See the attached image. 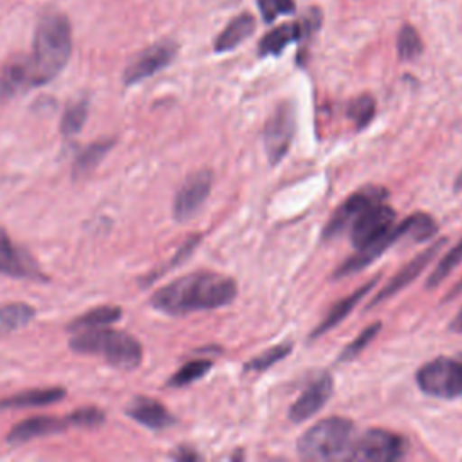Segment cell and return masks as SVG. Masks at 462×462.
<instances>
[{"label": "cell", "mask_w": 462, "mask_h": 462, "mask_svg": "<svg viewBox=\"0 0 462 462\" xmlns=\"http://www.w3.org/2000/svg\"><path fill=\"white\" fill-rule=\"evenodd\" d=\"M236 296L233 278L218 273H191L153 292L150 303L170 316H184L229 305Z\"/></svg>", "instance_id": "1"}, {"label": "cell", "mask_w": 462, "mask_h": 462, "mask_svg": "<svg viewBox=\"0 0 462 462\" xmlns=\"http://www.w3.org/2000/svg\"><path fill=\"white\" fill-rule=\"evenodd\" d=\"M70 51L72 36L67 16L60 11L45 13L36 25L32 56L29 58L34 87L56 78L67 65Z\"/></svg>", "instance_id": "2"}, {"label": "cell", "mask_w": 462, "mask_h": 462, "mask_svg": "<svg viewBox=\"0 0 462 462\" xmlns=\"http://www.w3.org/2000/svg\"><path fill=\"white\" fill-rule=\"evenodd\" d=\"M69 346L79 354H96L103 356L106 363L121 370H132L143 361V346L141 343L123 332L112 328H88L78 332Z\"/></svg>", "instance_id": "3"}, {"label": "cell", "mask_w": 462, "mask_h": 462, "mask_svg": "<svg viewBox=\"0 0 462 462\" xmlns=\"http://www.w3.org/2000/svg\"><path fill=\"white\" fill-rule=\"evenodd\" d=\"M354 424L346 417H327L312 424L298 440V453L305 460H332L345 457Z\"/></svg>", "instance_id": "4"}, {"label": "cell", "mask_w": 462, "mask_h": 462, "mask_svg": "<svg viewBox=\"0 0 462 462\" xmlns=\"http://www.w3.org/2000/svg\"><path fill=\"white\" fill-rule=\"evenodd\" d=\"M415 381L426 395L455 399L462 395V361L455 357H437L419 368Z\"/></svg>", "instance_id": "5"}, {"label": "cell", "mask_w": 462, "mask_h": 462, "mask_svg": "<svg viewBox=\"0 0 462 462\" xmlns=\"http://www.w3.org/2000/svg\"><path fill=\"white\" fill-rule=\"evenodd\" d=\"M406 451V442L401 435L372 428L365 431L346 451V458L354 460H372V462H393L401 458Z\"/></svg>", "instance_id": "6"}, {"label": "cell", "mask_w": 462, "mask_h": 462, "mask_svg": "<svg viewBox=\"0 0 462 462\" xmlns=\"http://www.w3.org/2000/svg\"><path fill=\"white\" fill-rule=\"evenodd\" d=\"M296 130L294 106L289 101L276 105L263 125V146L271 164H278L291 148Z\"/></svg>", "instance_id": "7"}, {"label": "cell", "mask_w": 462, "mask_h": 462, "mask_svg": "<svg viewBox=\"0 0 462 462\" xmlns=\"http://www.w3.org/2000/svg\"><path fill=\"white\" fill-rule=\"evenodd\" d=\"M179 45L173 40H161L146 49H143L125 69L123 81L125 85H135L155 72L168 67L177 56Z\"/></svg>", "instance_id": "8"}, {"label": "cell", "mask_w": 462, "mask_h": 462, "mask_svg": "<svg viewBox=\"0 0 462 462\" xmlns=\"http://www.w3.org/2000/svg\"><path fill=\"white\" fill-rule=\"evenodd\" d=\"M395 222V211L383 200L374 202L365 211L359 213V217L352 222L350 229V242L359 249L363 245H368L375 240H379L383 235H386Z\"/></svg>", "instance_id": "9"}, {"label": "cell", "mask_w": 462, "mask_h": 462, "mask_svg": "<svg viewBox=\"0 0 462 462\" xmlns=\"http://www.w3.org/2000/svg\"><path fill=\"white\" fill-rule=\"evenodd\" d=\"M386 197V191L383 188H375V186H366L356 193H352L350 197H346L343 200L341 206L336 208V211L330 215L328 222L323 227V238L330 240L336 238L337 235H341L343 231H346L352 222L359 217L361 211H365L368 206H372L374 202H379Z\"/></svg>", "instance_id": "10"}, {"label": "cell", "mask_w": 462, "mask_h": 462, "mask_svg": "<svg viewBox=\"0 0 462 462\" xmlns=\"http://www.w3.org/2000/svg\"><path fill=\"white\" fill-rule=\"evenodd\" d=\"M211 186H213L211 170H199L191 173L175 193L173 217L179 222H186L193 218L199 213V209L204 206L206 199L209 197Z\"/></svg>", "instance_id": "11"}, {"label": "cell", "mask_w": 462, "mask_h": 462, "mask_svg": "<svg viewBox=\"0 0 462 462\" xmlns=\"http://www.w3.org/2000/svg\"><path fill=\"white\" fill-rule=\"evenodd\" d=\"M334 390L332 377L328 374H321L316 379H312L307 388L301 392V395L292 402L289 410V419L292 422H303L316 415L330 399Z\"/></svg>", "instance_id": "12"}, {"label": "cell", "mask_w": 462, "mask_h": 462, "mask_svg": "<svg viewBox=\"0 0 462 462\" xmlns=\"http://www.w3.org/2000/svg\"><path fill=\"white\" fill-rule=\"evenodd\" d=\"M0 274L29 280L45 278L34 258L27 251L20 249L4 229H0Z\"/></svg>", "instance_id": "13"}, {"label": "cell", "mask_w": 462, "mask_h": 462, "mask_svg": "<svg viewBox=\"0 0 462 462\" xmlns=\"http://www.w3.org/2000/svg\"><path fill=\"white\" fill-rule=\"evenodd\" d=\"M444 242H446L444 238H442V240H437L435 244H431L430 247H426L422 253H419L417 256H413L406 265H402V267L395 273V276L375 294V298L370 301V307H375V305H379L381 301L392 298L395 292L402 291L410 282H413V280L426 269V265L437 256V253L440 251V247L444 245Z\"/></svg>", "instance_id": "14"}, {"label": "cell", "mask_w": 462, "mask_h": 462, "mask_svg": "<svg viewBox=\"0 0 462 462\" xmlns=\"http://www.w3.org/2000/svg\"><path fill=\"white\" fill-rule=\"evenodd\" d=\"M69 426L65 417H52V415H36L29 417L18 424H14L7 435V442L13 446L34 440L38 437L54 435L63 431Z\"/></svg>", "instance_id": "15"}, {"label": "cell", "mask_w": 462, "mask_h": 462, "mask_svg": "<svg viewBox=\"0 0 462 462\" xmlns=\"http://www.w3.org/2000/svg\"><path fill=\"white\" fill-rule=\"evenodd\" d=\"M126 413L135 422H139L150 430H155V431L175 424V417L168 411V408L162 402H159L152 397H144V395L132 399V402L126 408Z\"/></svg>", "instance_id": "16"}, {"label": "cell", "mask_w": 462, "mask_h": 462, "mask_svg": "<svg viewBox=\"0 0 462 462\" xmlns=\"http://www.w3.org/2000/svg\"><path fill=\"white\" fill-rule=\"evenodd\" d=\"M29 87H34L31 60L27 56H13L0 72V99H9Z\"/></svg>", "instance_id": "17"}, {"label": "cell", "mask_w": 462, "mask_h": 462, "mask_svg": "<svg viewBox=\"0 0 462 462\" xmlns=\"http://www.w3.org/2000/svg\"><path fill=\"white\" fill-rule=\"evenodd\" d=\"M256 29V20L251 13H240L236 14L215 38L213 49L217 52H227L233 51L236 45L245 42Z\"/></svg>", "instance_id": "18"}, {"label": "cell", "mask_w": 462, "mask_h": 462, "mask_svg": "<svg viewBox=\"0 0 462 462\" xmlns=\"http://www.w3.org/2000/svg\"><path fill=\"white\" fill-rule=\"evenodd\" d=\"M65 397V390L60 386L52 388H32L9 397L0 399V410H18V408H34L47 406Z\"/></svg>", "instance_id": "19"}, {"label": "cell", "mask_w": 462, "mask_h": 462, "mask_svg": "<svg viewBox=\"0 0 462 462\" xmlns=\"http://www.w3.org/2000/svg\"><path fill=\"white\" fill-rule=\"evenodd\" d=\"M377 280L379 278H374V280H370L368 283H365V285H361L356 292H352V294H348V296H345L343 300H339V301H336L332 307H330V310L327 312V316L321 319V323L314 328V332H312V336L310 337H318V336H321V334H325L327 330H330V328H334L339 321H343L346 316H348V312L363 300V296L377 283Z\"/></svg>", "instance_id": "20"}, {"label": "cell", "mask_w": 462, "mask_h": 462, "mask_svg": "<svg viewBox=\"0 0 462 462\" xmlns=\"http://www.w3.org/2000/svg\"><path fill=\"white\" fill-rule=\"evenodd\" d=\"M301 38H303V34H301L300 22H289V23L276 25L274 29L265 32L263 38L260 40L258 54L260 56H278L280 52H283V49L287 45H291L292 42H298Z\"/></svg>", "instance_id": "21"}, {"label": "cell", "mask_w": 462, "mask_h": 462, "mask_svg": "<svg viewBox=\"0 0 462 462\" xmlns=\"http://www.w3.org/2000/svg\"><path fill=\"white\" fill-rule=\"evenodd\" d=\"M114 146V139L106 137V139H97L94 143H90L74 161L72 164V175L74 179L79 177H87L101 161L103 157L110 152V148Z\"/></svg>", "instance_id": "22"}, {"label": "cell", "mask_w": 462, "mask_h": 462, "mask_svg": "<svg viewBox=\"0 0 462 462\" xmlns=\"http://www.w3.org/2000/svg\"><path fill=\"white\" fill-rule=\"evenodd\" d=\"M36 310L29 303H7L0 307V336L11 334L32 321Z\"/></svg>", "instance_id": "23"}, {"label": "cell", "mask_w": 462, "mask_h": 462, "mask_svg": "<svg viewBox=\"0 0 462 462\" xmlns=\"http://www.w3.org/2000/svg\"><path fill=\"white\" fill-rule=\"evenodd\" d=\"M119 318H121V309L119 307H116V305H103V307L90 309L85 314L78 316L69 325V330L81 332V330H88V328H99L103 325L117 321Z\"/></svg>", "instance_id": "24"}, {"label": "cell", "mask_w": 462, "mask_h": 462, "mask_svg": "<svg viewBox=\"0 0 462 462\" xmlns=\"http://www.w3.org/2000/svg\"><path fill=\"white\" fill-rule=\"evenodd\" d=\"M424 51L422 38L411 23H404L397 34V56L402 61L417 60Z\"/></svg>", "instance_id": "25"}, {"label": "cell", "mask_w": 462, "mask_h": 462, "mask_svg": "<svg viewBox=\"0 0 462 462\" xmlns=\"http://www.w3.org/2000/svg\"><path fill=\"white\" fill-rule=\"evenodd\" d=\"M462 263V238L439 260V263L435 265V269L431 271V274L426 280V287L428 289H435L439 283H442L455 267H458Z\"/></svg>", "instance_id": "26"}, {"label": "cell", "mask_w": 462, "mask_h": 462, "mask_svg": "<svg viewBox=\"0 0 462 462\" xmlns=\"http://www.w3.org/2000/svg\"><path fill=\"white\" fill-rule=\"evenodd\" d=\"M404 238L413 242H424L437 233V222L426 213H413L402 220Z\"/></svg>", "instance_id": "27"}, {"label": "cell", "mask_w": 462, "mask_h": 462, "mask_svg": "<svg viewBox=\"0 0 462 462\" xmlns=\"http://www.w3.org/2000/svg\"><path fill=\"white\" fill-rule=\"evenodd\" d=\"M348 119L354 123L357 130L365 128L375 116V99L370 94H361L354 97L346 108Z\"/></svg>", "instance_id": "28"}, {"label": "cell", "mask_w": 462, "mask_h": 462, "mask_svg": "<svg viewBox=\"0 0 462 462\" xmlns=\"http://www.w3.org/2000/svg\"><path fill=\"white\" fill-rule=\"evenodd\" d=\"M87 116H88V101L85 97L70 103L61 117V134L67 137L76 135L83 128Z\"/></svg>", "instance_id": "29"}, {"label": "cell", "mask_w": 462, "mask_h": 462, "mask_svg": "<svg viewBox=\"0 0 462 462\" xmlns=\"http://www.w3.org/2000/svg\"><path fill=\"white\" fill-rule=\"evenodd\" d=\"M213 363L211 361H206V359H197V361H189L186 365H182L168 381V386H175V388H180V386H188L195 381H199L200 377L206 375L208 370H211Z\"/></svg>", "instance_id": "30"}, {"label": "cell", "mask_w": 462, "mask_h": 462, "mask_svg": "<svg viewBox=\"0 0 462 462\" xmlns=\"http://www.w3.org/2000/svg\"><path fill=\"white\" fill-rule=\"evenodd\" d=\"M291 350H292L291 343L276 345V346H273V348H269V350L262 352L260 356L253 357V359L245 365V368H247V370H254V372L267 370V368H271L273 365H276L278 361H282L283 357H287V356L291 354Z\"/></svg>", "instance_id": "31"}, {"label": "cell", "mask_w": 462, "mask_h": 462, "mask_svg": "<svg viewBox=\"0 0 462 462\" xmlns=\"http://www.w3.org/2000/svg\"><path fill=\"white\" fill-rule=\"evenodd\" d=\"M379 328H381V323H379V321L368 325L366 328H363V332H361L354 341H350V343L345 346V350H343L341 356H339V361H350V359L357 357V356L374 341V337L377 336Z\"/></svg>", "instance_id": "32"}, {"label": "cell", "mask_w": 462, "mask_h": 462, "mask_svg": "<svg viewBox=\"0 0 462 462\" xmlns=\"http://www.w3.org/2000/svg\"><path fill=\"white\" fill-rule=\"evenodd\" d=\"M256 4L265 23L274 22L282 14H291L296 11L294 0H256Z\"/></svg>", "instance_id": "33"}, {"label": "cell", "mask_w": 462, "mask_h": 462, "mask_svg": "<svg viewBox=\"0 0 462 462\" xmlns=\"http://www.w3.org/2000/svg\"><path fill=\"white\" fill-rule=\"evenodd\" d=\"M67 422L72 426H81V428H94L99 426L105 420V413L96 408V406H85L79 410H74L72 413H69Z\"/></svg>", "instance_id": "34"}, {"label": "cell", "mask_w": 462, "mask_h": 462, "mask_svg": "<svg viewBox=\"0 0 462 462\" xmlns=\"http://www.w3.org/2000/svg\"><path fill=\"white\" fill-rule=\"evenodd\" d=\"M173 458H177V460H197L199 455L195 451H188L186 448H182L179 453L173 455Z\"/></svg>", "instance_id": "35"}, {"label": "cell", "mask_w": 462, "mask_h": 462, "mask_svg": "<svg viewBox=\"0 0 462 462\" xmlns=\"http://www.w3.org/2000/svg\"><path fill=\"white\" fill-rule=\"evenodd\" d=\"M451 328L457 330V332H462V309H460L458 314L455 316V319H453V323H451Z\"/></svg>", "instance_id": "36"}, {"label": "cell", "mask_w": 462, "mask_h": 462, "mask_svg": "<svg viewBox=\"0 0 462 462\" xmlns=\"http://www.w3.org/2000/svg\"><path fill=\"white\" fill-rule=\"evenodd\" d=\"M460 292H462V280H460V282H458V283L449 291V294L446 296V300H449V298H453V296H458Z\"/></svg>", "instance_id": "37"}, {"label": "cell", "mask_w": 462, "mask_h": 462, "mask_svg": "<svg viewBox=\"0 0 462 462\" xmlns=\"http://www.w3.org/2000/svg\"><path fill=\"white\" fill-rule=\"evenodd\" d=\"M455 189L462 191V170H460V173H458L457 179H455Z\"/></svg>", "instance_id": "38"}]
</instances>
